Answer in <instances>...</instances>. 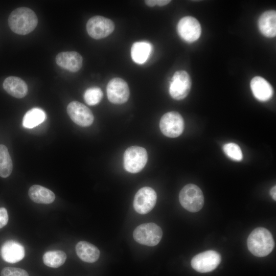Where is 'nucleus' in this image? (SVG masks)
<instances>
[{
    "label": "nucleus",
    "instance_id": "9d476101",
    "mask_svg": "<svg viewBox=\"0 0 276 276\" xmlns=\"http://www.w3.org/2000/svg\"><path fill=\"white\" fill-rule=\"evenodd\" d=\"M156 199V193L152 188L149 187H143L135 195L133 208L140 214H147L154 207Z\"/></svg>",
    "mask_w": 276,
    "mask_h": 276
},
{
    "label": "nucleus",
    "instance_id": "f8f14e48",
    "mask_svg": "<svg viewBox=\"0 0 276 276\" xmlns=\"http://www.w3.org/2000/svg\"><path fill=\"white\" fill-rule=\"evenodd\" d=\"M67 113L72 120L82 127H88L93 123L94 117L86 106L78 101H72L67 107Z\"/></svg>",
    "mask_w": 276,
    "mask_h": 276
},
{
    "label": "nucleus",
    "instance_id": "c756f323",
    "mask_svg": "<svg viewBox=\"0 0 276 276\" xmlns=\"http://www.w3.org/2000/svg\"><path fill=\"white\" fill-rule=\"evenodd\" d=\"M270 194L273 198V200H275L276 199V187L274 186L273 187L270 191Z\"/></svg>",
    "mask_w": 276,
    "mask_h": 276
},
{
    "label": "nucleus",
    "instance_id": "6e6552de",
    "mask_svg": "<svg viewBox=\"0 0 276 276\" xmlns=\"http://www.w3.org/2000/svg\"><path fill=\"white\" fill-rule=\"evenodd\" d=\"M114 24L110 19L102 16L91 17L86 24L88 35L96 39L105 38L113 32Z\"/></svg>",
    "mask_w": 276,
    "mask_h": 276
},
{
    "label": "nucleus",
    "instance_id": "f3484780",
    "mask_svg": "<svg viewBox=\"0 0 276 276\" xmlns=\"http://www.w3.org/2000/svg\"><path fill=\"white\" fill-rule=\"evenodd\" d=\"M3 87L9 94L16 98H22L28 93L26 83L21 78L15 76L6 78L3 82Z\"/></svg>",
    "mask_w": 276,
    "mask_h": 276
},
{
    "label": "nucleus",
    "instance_id": "f257e3e1",
    "mask_svg": "<svg viewBox=\"0 0 276 276\" xmlns=\"http://www.w3.org/2000/svg\"><path fill=\"white\" fill-rule=\"evenodd\" d=\"M38 24L35 12L30 8L20 7L13 10L8 18L11 30L19 35H26L33 31Z\"/></svg>",
    "mask_w": 276,
    "mask_h": 276
},
{
    "label": "nucleus",
    "instance_id": "4be33fe9",
    "mask_svg": "<svg viewBox=\"0 0 276 276\" xmlns=\"http://www.w3.org/2000/svg\"><path fill=\"white\" fill-rule=\"evenodd\" d=\"M45 119L46 114L42 109L33 108L24 115L22 126L26 128L31 129L43 123Z\"/></svg>",
    "mask_w": 276,
    "mask_h": 276
},
{
    "label": "nucleus",
    "instance_id": "cd10ccee",
    "mask_svg": "<svg viewBox=\"0 0 276 276\" xmlns=\"http://www.w3.org/2000/svg\"><path fill=\"white\" fill-rule=\"evenodd\" d=\"M8 222V215L5 208H0V228L3 227Z\"/></svg>",
    "mask_w": 276,
    "mask_h": 276
},
{
    "label": "nucleus",
    "instance_id": "aec40b11",
    "mask_svg": "<svg viewBox=\"0 0 276 276\" xmlns=\"http://www.w3.org/2000/svg\"><path fill=\"white\" fill-rule=\"evenodd\" d=\"M28 195L31 200L37 203L50 204L55 199V195L51 190L37 185L29 188Z\"/></svg>",
    "mask_w": 276,
    "mask_h": 276
},
{
    "label": "nucleus",
    "instance_id": "39448f33",
    "mask_svg": "<svg viewBox=\"0 0 276 276\" xmlns=\"http://www.w3.org/2000/svg\"><path fill=\"white\" fill-rule=\"evenodd\" d=\"M133 236L135 241L140 244L154 246L160 242L163 232L155 223H147L137 226L133 232Z\"/></svg>",
    "mask_w": 276,
    "mask_h": 276
},
{
    "label": "nucleus",
    "instance_id": "423d86ee",
    "mask_svg": "<svg viewBox=\"0 0 276 276\" xmlns=\"http://www.w3.org/2000/svg\"><path fill=\"white\" fill-rule=\"evenodd\" d=\"M159 128L164 135L169 137L179 136L184 129V121L177 112L170 111L164 114L159 122Z\"/></svg>",
    "mask_w": 276,
    "mask_h": 276
},
{
    "label": "nucleus",
    "instance_id": "0eeeda50",
    "mask_svg": "<svg viewBox=\"0 0 276 276\" xmlns=\"http://www.w3.org/2000/svg\"><path fill=\"white\" fill-rule=\"evenodd\" d=\"M221 258L217 251L210 250L197 254L191 260V266L196 271L205 273L215 269L220 263Z\"/></svg>",
    "mask_w": 276,
    "mask_h": 276
},
{
    "label": "nucleus",
    "instance_id": "b1692460",
    "mask_svg": "<svg viewBox=\"0 0 276 276\" xmlns=\"http://www.w3.org/2000/svg\"><path fill=\"white\" fill-rule=\"evenodd\" d=\"M13 163L7 147L0 145V176L8 177L12 173Z\"/></svg>",
    "mask_w": 276,
    "mask_h": 276
},
{
    "label": "nucleus",
    "instance_id": "dca6fc26",
    "mask_svg": "<svg viewBox=\"0 0 276 276\" xmlns=\"http://www.w3.org/2000/svg\"><path fill=\"white\" fill-rule=\"evenodd\" d=\"M250 87L255 97L261 101L269 100L273 94V90L270 83L260 76L252 79Z\"/></svg>",
    "mask_w": 276,
    "mask_h": 276
},
{
    "label": "nucleus",
    "instance_id": "1a4fd4ad",
    "mask_svg": "<svg viewBox=\"0 0 276 276\" xmlns=\"http://www.w3.org/2000/svg\"><path fill=\"white\" fill-rule=\"evenodd\" d=\"M191 87V80L188 73L185 71H178L172 78L169 93L173 99L181 100L188 96Z\"/></svg>",
    "mask_w": 276,
    "mask_h": 276
},
{
    "label": "nucleus",
    "instance_id": "a878e982",
    "mask_svg": "<svg viewBox=\"0 0 276 276\" xmlns=\"http://www.w3.org/2000/svg\"><path fill=\"white\" fill-rule=\"evenodd\" d=\"M223 151L231 159L240 161L242 159V153L240 147L235 143H229L223 146Z\"/></svg>",
    "mask_w": 276,
    "mask_h": 276
},
{
    "label": "nucleus",
    "instance_id": "4468645a",
    "mask_svg": "<svg viewBox=\"0 0 276 276\" xmlns=\"http://www.w3.org/2000/svg\"><path fill=\"white\" fill-rule=\"evenodd\" d=\"M25 248L19 242L8 240L1 246V255L3 259L10 263H15L25 257Z\"/></svg>",
    "mask_w": 276,
    "mask_h": 276
},
{
    "label": "nucleus",
    "instance_id": "5701e85b",
    "mask_svg": "<svg viewBox=\"0 0 276 276\" xmlns=\"http://www.w3.org/2000/svg\"><path fill=\"white\" fill-rule=\"evenodd\" d=\"M42 259L43 263L47 266L58 268L64 263L66 255L62 250H51L44 254Z\"/></svg>",
    "mask_w": 276,
    "mask_h": 276
},
{
    "label": "nucleus",
    "instance_id": "7ed1b4c3",
    "mask_svg": "<svg viewBox=\"0 0 276 276\" xmlns=\"http://www.w3.org/2000/svg\"><path fill=\"white\" fill-rule=\"evenodd\" d=\"M182 206L191 212L200 211L204 204V196L201 189L196 185L190 183L183 187L179 195Z\"/></svg>",
    "mask_w": 276,
    "mask_h": 276
},
{
    "label": "nucleus",
    "instance_id": "bb28decb",
    "mask_svg": "<svg viewBox=\"0 0 276 276\" xmlns=\"http://www.w3.org/2000/svg\"><path fill=\"white\" fill-rule=\"evenodd\" d=\"M1 276H29L24 269L11 267L4 268L1 272Z\"/></svg>",
    "mask_w": 276,
    "mask_h": 276
},
{
    "label": "nucleus",
    "instance_id": "412c9836",
    "mask_svg": "<svg viewBox=\"0 0 276 276\" xmlns=\"http://www.w3.org/2000/svg\"><path fill=\"white\" fill-rule=\"evenodd\" d=\"M152 51L151 44L147 41L134 42L131 48V56L134 62L143 64L149 57Z\"/></svg>",
    "mask_w": 276,
    "mask_h": 276
},
{
    "label": "nucleus",
    "instance_id": "c85d7f7f",
    "mask_svg": "<svg viewBox=\"0 0 276 276\" xmlns=\"http://www.w3.org/2000/svg\"><path fill=\"white\" fill-rule=\"evenodd\" d=\"M170 0H146L145 1V4L149 7H153L155 5L163 6L169 4Z\"/></svg>",
    "mask_w": 276,
    "mask_h": 276
},
{
    "label": "nucleus",
    "instance_id": "20e7f679",
    "mask_svg": "<svg viewBox=\"0 0 276 276\" xmlns=\"http://www.w3.org/2000/svg\"><path fill=\"white\" fill-rule=\"evenodd\" d=\"M147 159V152L144 148L137 146L129 147L123 155L124 168L131 173H138L145 166Z\"/></svg>",
    "mask_w": 276,
    "mask_h": 276
},
{
    "label": "nucleus",
    "instance_id": "393cba45",
    "mask_svg": "<svg viewBox=\"0 0 276 276\" xmlns=\"http://www.w3.org/2000/svg\"><path fill=\"white\" fill-rule=\"evenodd\" d=\"M103 93L99 87L87 88L84 92L83 98L85 103L90 106L98 104L102 100Z\"/></svg>",
    "mask_w": 276,
    "mask_h": 276
},
{
    "label": "nucleus",
    "instance_id": "a211bd4d",
    "mask_svg": "<svg viewBox=\"0 0 276 276\" xmlns=\"http://www.w3.org/2000/svg\"><path fill=\"white\" fill-rule=\"evenodd\" d=\"M76 252L83 261L94 263L97 261L100 255L99 249L94 244L85 241H81L76 245Z\"/></svg>",
    "mask_w": 276,
    "mask_h": 276
},
{
    "label": "nucleus",
    "instance_id": "f03ea898",
    "mask_svg": "<svg viewBox=\"0 0 276 276\" xmlns=\"http://www.w3.org/2000/svg\"><path fill=\"white\" fill-rule=\"evenodd\" d=\"M247 244L250 252L258 257L267 256L274 246L271 234L263 227L256 228L251 232L247 238Z\"/></svg>",
    "mask_w": 276,
    "mask_h": 276
},
{
    "label": "nucleus",
    "instance_id": "9b49d317",
    "mask_svg": "<svg viewBox=\"0 0 276 276\" xmlns=\"http://www.w3.org/2000/svg\"><path fill=\"white\" fill-rule=\"evenodd\" d=\"M106 90L108 99L114 104H123L129 97V86L127 82L120 78L110 80L107 85Z\"/></svg>",
    "mask_w": 276,
    "mask_h": 276
},
{
    "label": "nucleus",
    "instance_id": "2eb2a0df",
    "mask_svg": "<svg viewBox=\"0 0 276 276\" xmlns=\"http://www.w3.org/2000/svg\"><path fill=\"white\" fill-rule=\"evenodd\" d=\"M56 62L61 68L76 72L82 66L83 58L80 54L75 51L62 52L56 56Z\"/></svg>",
    "mask_w": 276,
    "mask_h": 276
},
{
    "label": "nucleus",
    "instance_id": "ddd939ff",
    "mask_svg": "<svg viewBox=\"0 0 276 276\" xmlns=\"http://www.w3.org/2000/svg\"><path fill=\"white\" fill-rule=\"evenodd\" d=\"M177 31L182 39L192 42L199 38L201 29L199 21L195 18L188 16L182 17L179 21Z\"/></svg>",
    "mask_w": 276,
    "mask_h": 276
},
{
    "label": "nucleus",
    "instance_id": "6ab92c4d",
    "mask_svg": "<svg viewBox=\"0 0 276 276\" xmlns=\"http://www.w3.org/2000/svg\"><path fill=\"white\" fill-rule=\"evenodd\" d=\"M261 32L267 37H273L276 35V12L269 10L263 13L258 21Z\"/></svg>",
    "mask_w": 276,
    "mask_h": 276
}]
</instances>
